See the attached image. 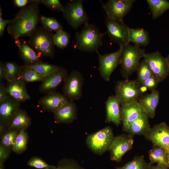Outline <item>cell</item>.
Segmentation results:
<instances>
[{"label":"cell","mask_w":169,"mask_h":169,"mask_svg":"<svg viewBox=\"0 0 169 169\" xmlns=\"http://www.w3.org/2000/svg\"><path fill=\"white\" fill-rule=\"evenodd\" d=\"M144 136L153 145L166 150L169 148V126L165 122L155 125Z\"/></svg>","instance_id":"obj_14"},{"label":"cell","mask_w":169,"mask_h":169,"mask_svg":"<svg viewBox=\"0 0 169 169\" xmlns=\"http://www.w3.org/2000/svg\"><path fill=\"white\" fill-rule=\"evenodd\" d=\"M84 79L82 74L74 69L64 82L62 90L67 99L72 101L79 100L82 96Z\"/></svg>","instance_id":"obj_9"},{"label":"cell","mask_w":169,"mask_h":169,"mask_svg":"<svg viewBox=\"0 0 169 169\" xmlns=\"http://www.w3.org/2000/svg\"><path fill=\"white\" fill-rule=\"evenodd\" d=\"M63 169H78L76 168H74V167H66Z\"/></svg>","instance_id":"obj_49"},{"label":"cell","mask_w":169,"mask_h":169,"mask_svg":"<svg viewBox=\"0 0 169 169\" xmlns=\"http://www.w3.org/2000/svg\"><path fill=\"white\" fill-rule=\"evenodd\" d=\"M167 150H169V148H168Z\"/></svg>","instance_id":"obj_53"},{"label":"cell","mask_w":169,"mask_h":169,"mask_svg":"<svg viewBox=\"0 0 169 169\" xmlns=\"http://www.w3.org/2000/svg\"><path fill=\"white\" fill-rule=\"evenodd\" d=\"M149 156L150 162L152 164L157 163L168 166L167 163L166 151L164 148L153 145L149 151Z\"/></svg>","instance_id":"obj_28"},{"label":"cell","mask_w":169,"mask_h":169,"mask_svg":"<svg viewBox=\"0 0 169 169\" xmlns=\"http://www.w3.org/2000/svg\"><path fill=\"white\" fill-rule=\"evenodd\" d=\"M159 81L157 78L153 75L146 79L142 85L151 92L156 90Z\"/></svg>","instance_id":"obj_39"},{"label":"cell","mask_w":169,"mask_h":169,"mask_svg":"<svg viewBox=\"0 0 169 169\" xmlns=\"http://www.w3.org/2000/svg\"><path fill=\"white\" fill-rule=\"evenodd\" d=\"M145 50L128 44L124 47L120 56V73L125 79H128L134 72L136 71L140 59L144 58Z\"/></svg>","instance_id":"obj_4"},{"label":"cell","mask_w":169,"mask_h":169,"mask_svg":"<svg viewBox=\"0 0 169 169\" xmlns=\"http://www.w3.org/2000/svg\"><path fill=\"white\" fill-rule=\"evenodd\" d=\"M166 58V59L167 62H168V66H169V54L167 55V56Z\"/></svg>","instance_id":"obj_50"},{"label":"cell","mask_w":169,"mask_h":169,"mask_svg":"<svg viewBox=\"0 0 169 169\" xmlns=\"http://www.w3.org/2000/svg\"><path fill=\"white\" fill-rule=\"evenodd\" d=\"M63 13L64 18L74 29H76L82 25L88 23L89 18L84 8L82 0L69 2L64 6Z\"/></svg>","instance_id":"obj_6"},{"label":"cell","mask_w":169,"mask_h":169,"mask_svg":"<svg viewBox=\"0 0 169 169\" xmlns=\"http://www.w3.org/2000/svg\"><path fill=\"white\" fill-rule=\"evenodd\" d=\"M140 90L142 94L146 92L148 90L143 85H140Z\"/></svg>","instance_id":"obj_47"},{"label":"cell","mask_w":169,"mask_h":169,"mask_svg":"<svg viewBox=\"0 0 169 169\" xmlns=\"http://www.w3.org/2000/svg\"><path fill=\"white\" fill-rule=\"evenodd\" d=\"M45 77L27 68L25 65L21 66L20 78L26 83L42 82Z\"/></svg>","instance_id":"obj_30"},{"label":"cell","mask_w":169,"mask_h":169,"mask_svg":"<svg viewBox=\"0 0 169 169\" xmlns=\"http://www.w3.org/2000/svg\"><path fill=\"white\" fill-rule=\"evenodd\" d=\"M30 4L23 8L8 24L7 32L14 40L29 36L36 28L39 20L38 4L30 1Z\"/></svg>","instance_id":"obj_1"},{"label":"cell","mask_w":169,"mask_h":169,"mask_svg":"<svg viewBox=\"0 0 169 169\" xmlns=\"http://www.w3.org/2000/svg\"><path fill=\"white\" fill-rule=\"evenodd\" d=\"M106 122H112L118 126L121 122L120 115V104L115 95L109 96L105 103Z\"/></svg>","instance_id":"obj_21"},{"label":"cell","mask_w":169,"mask_h":169,"mask_svg":"<svg viewBox=\"0 0 169 169\" xmlns=\"http://www.w3.org/2000/svg\"><path fill=\"white\" fill-rule=\"evenodd\" d=\"M20 103L8 95L4 100L0 103V118L2 123L9 125L16 112L19 109Z\"/></svg>","instance_id":"obj_20"},{"label":"cell","mask_w":169,"mask_h":169,"mask_svg":"<svg viewBox=\"0 0 169 169\" xmlns=\"http://www.w3.org/2000/svg\"><path fill=\"white\" fill-rule=\"evenodd\" d=\"M60 169V168H53V169Z\"/></svg>","instance_id":"obj_51"},{"label":"cell","mask_w":169,"mask_h":169,"mask_svg":"<svg viewBox=\"0 0 169 169\" xmlns=\"http://www.w3.org/2000/svg\"><path fill=\"white\" fill-rule=\"evenodd\" d=\"M27 141V135L26 132L23 130H21L16 137L13 146V150L16 152L23 151L26 147Z\"/></svg>","instance_id":"obj_36"},{"label":"cell","mask_w":169,"mask_h":169,"mask_svg":"<svg viewBox=\"0 0 169 169\" xmlns=\"http://www.w3.org/2000/svg\"><path fill=\"white\" fill-rule=\"evenodd\" d=\"M114 138L111 128L107 126L89 135L87 139V143L95 152L102 153L109 150Z\"/></svg>","instance_id":"obj_7"},{"label":"cell","mask_w":169,"mask_h":169,"mask_svg":"<svg viewBox=\"0 0 169 169\" xmlns=\"http://www.w3.org/2000/svg\"><path fill=\"white\" fill-rule=\"evenodd\" d=\"M54 34L44 27L36 28L29 36L28 44L36 53L43 56L53 57Z\"/></svg>","instance_id":"obj_3"},{"label":"cell","mask_w":169,"mask_h":169,"mask_svg":"<svg viewBox=\"0 0 169 169\" xmlns=\"http://www.w3.org/2000/svg\"><path fill=\"white\" fill-rule=\"evenodd\" d=\"M17 135V132L14 131H11L6 133L2 139V144L6 147H13Z\"/></svg>","instance_id":"obj_38"},{"label":"cell","mask_w":169,"mask_h":169,"mask_svg":"<svg viewBox=\"0 0 169 169\" xmlns=\"http://www.w3.org/2000/svg\"><path fill=\"white\" fill-rule=\"evenodd\" d=\"M135 0H109L102 7L110 19L123 23L124 18L130 11Z\"/></svg>","instance_id":"obj_10"},{"label":"cell","mask_w":169,"mask_h":169,"mask_svg":"<svg viewBox=\"0 0 169 169\" xmlns=\"http://www.w3.org/2000/svg\"><path fill=\"white\" fill-rule=\"evenodd\" d=\"M140 87L136 80L125 79L118 81L115 86V95L120 105L137 101L142 95Z\"/></svg>","instance_id":"obj_5"},{"label":"cell","mask_w":169,"mask_h":169,"mask_svg":"<svg viewBox=\"0 0 169 169\" xmlns=\"http://www.w3.org/2000/svg\"><path fill=\"white\" fill-rule=\"evenodd\" d=\"M152 165L145 161L143 155L136 156L131 161L117 169H150Z\"/></svg>","instance_id":"obj_31"},{"label":"cell","mask_w":169,"mask_h":169,"mask_svg":"<svg viewBox=\"0 0 169 169\" xmlns=\"http://www.w3.org/2000/svg\"><path fill=\"white\" fill-rule=\"evenodd\" d=\"M19 54L25 65H30L41 61L35 51L24 41H15Z\"/></svg>","instance_id":"obj_24"},{"label":"cell","mask_w":169,"mask_h":169,"mask_svg":"<svg viewBox=\"0 0 169 169\" xmlns=\"http://www.w3.org/2000/svg\"><path fill=\"white\" fill-rule=\"evenodd\" d=\"M2 9L0 8V36H2L4 32L5 28L7 24L10 22L11 20H5L2 17Z\"/></svg>","instance_id":"obj_41"},{"label":"cell","mask_w":169,"mask_h":169,"mask_svg":"<svg viewBox=\"0 0 169 169\" xmlns=\"http://www.w3.org/2000/svg\"><path fill=\"white\" fill-rule=\"evenodd\" d=\"M105 34L102 33L94 24L87 23L76 33V48L84 52H96L102 45L103 37Z\"/></svg>","instance_id":"obj_2"},{"label":"cell","mask_w":169,"mask_h":169,"mask_svg":"<svg viewBox=\"0 0 169 169\" xmlns=\"http://www.w3.org/2000/svg\"><path fill=\"white\" fill-rule=\"evenodd\" d=\"M8 154L6 150L2 146L0 147V161H2L5 159L7 156Z\"/></svg>","instance_id":"obj_45"},{"label":"cell","mask_w":169,"mask_h":169,"mask_svg":"<svg viewBox=\"0 0 169 169\" xmlns=\"http://www.w3.org/2000/svg\"><path fill=\"white\" fill-rule=\"evenodd\" d=\"M160 98L159 92L158 90H156L150 94L141 95L138 99V103L149 117L152 119L155 115L156 110Z\"/></svg>","instance_id":"obj_19"},{"label":"cell","mask_w":169,"mask_h":169,"mask_svg":"<svg viewBox=\"0 0 169 169\" xmlns=\"http://www.w3.org/2000/svg\"><path fill=\"white\" fill-rule=\"evenodd\" d=\"M137 72L136 81L142 85L147 79L154 75L147 62L143 59L140 62Z\"/></svg>","instance_id":"obj_29"},{"label":"cell","mask_w":169,"mask_h":169,"mask_svg":"<svg viewBox=\"0 0 169 169\" xmlns=\"http://www.w3.org/2000/svg\"><path fill=\"white\" fill-rule=\"evenodd\" d=\"M153 19L160 17L169 9V1L166 0H146Z\"/></svg>","instance_id":"obj_27"},{"label":"cell","mask_w":169,"mask_h":169,"mask_svg":"<svg viewBox=\"0 0 169 169\" xmlns=\"http://www.w3.org/2000/svg\"><path fill=\"white\" fill-rule=\"evenodd\" d=\"M14 4L18 7H25L27 4L30 2L28 0H14L13 1Z\"/></svg>","instance_id":"obj_43"},{"label":"cell","mask_w":169,"mask_h":169,"mask_svg":"<svg viewBox=\"0 0 169 169\" xmlns=\"http://www.w3.org/2000/svg\"><path fill=\"white\" fill-rule=\"evenodd\" d=\"M25 83L20 77L8 82L6 86L8 95L20 103L30 100V96L28 93Z\"/></svg>","instance_id":"obj_18"},{"label":"cell","mask_w":169,"mask_h":169,"mask_svg":"<svg viewBox=\"0 0 169 169\" xmlns=\"http://www.w3.org/2000/svg\"><path fill=\"white\" fill-rule=\"evenodd\" d=\"M28 165L38 169L54 168L53 166L49 165L42 160L37 158H33L30 160L28 162Z\"/></svg>","instance_id":"obj_40"},{"label":"cell","mask_w":169,"mask_h":169,"mask_svg":"<svg viewBox=\"0 0 169 169\" xmlns=\"http://www.w3.org/2000/svg\"><path fill=\"white\" fill-rule=\"evenodd\" d=\"M5 72L4 63L2 61L0 62V80L2 81L5 79Z\"/></svg>","instance_id":"obj_44"},{"label":"cell","mask_w":169,"mask_h":169,"mask_svg":"<svg viewBox=\"0 0 169 169\" xmlns=\"http://www.w3.org/2000/svg\"><path fill=\"white\" fill-rule=\"evenodd\" d=\"M68 100L64 94L53 91L41 98L38 103L44 110L54 113Z\"/></svg>","instance_id":"obj_17"},{"label":"cell","mask_w":169,"mask_h":169,"mask_svg":"<svg viewBox=\"0 0 169 169\" xmlns=\"http://www.w3.org/2000/svg\"><path fill=\"white\" fill-rule=\"evenodd\" d=\"M0 169H3L2 168V167H0Z\"/></svg>","instance_id":"obj_52"},{"label":"cell","mask_w":169,"mask_h":169,"mask_svg":"<svg viewBox=\"0 0 169 169\" xmlns=\"http://www.w3.org/2000/svg\"><path fill=\"white\" fill-rule=\"evenodd\" d=\"M144 59L147 62L154 75L159 82H162L169 75V68L166 57L156 51L146 53Z\"/></svg>","instance_id":"obj_12"},{"label":"cell","mask_w":169,"mask_h":169,"mask_svg":"<svg viewBox=\"0 0 169 169\" xmlns=\"http://www.w3.org/2000/svg\"><path fill=\"white\" fill-rule=\"evenodd\" d=\"M124 46H120L116 51L101 54L96 51L98 56V70L101 77L106 81H110L111 75L120 64V56Z\"/></svg>","instance_id":"obj_8"},{"label":"cell","mask_w":169,"mask_h":169,"mask_svg":"<svg viewBox=\"0 0 169 169\" xmlns=\"http://www.w3.org/2000/svg\"><path fill=\"white\" fill-rule=\"evenodd\" d=\"M149 118L147 114L143 111L137 119L131 123L126 132L133 136L136 135L145 136L151 128Z\"/></svg>","instance_id":"obj_23"},{"label":"cell","mask_w":169,"mask_h":169,"mask_svg":"<svg viewBox=\"0 0 169 169\" xmlns=\"http://www.w3.org/2000/svg\"><path fill=\"white\" fill-rule=\"evenodd\" d=\"M106 34L111 40L120 46H125L130 43L129 38L128 28L124 23L109 18H105Z\"/></svg>","instance_id":"obj_11"},{"label":"cell","mask_w":169,"mask_h":169,"mask_svg":"<svg viewBox=\"0 0 169 169\" xmlns=\"http://www.w3.org/2000/svg\"><path fill=\"white\" fill-rule=\"evenodd\" d=\"M5 79L9 82L20 77L21 66L12 62H7L4 63Z\"/></svg>","instance_id":"obj_33"},{"label":"cell","mask_w":169,"mask_h":169,"mask_svg":"<svg viewBox=\"0 0 169 169\" xmlns=\"http://www.w3.org/2000/svg\"><path fill=\"white\" fill-rule=\"evenodd\" d=\"M24 65L27 68L45 76L51 74L58 67V66L43 62L42 61L32 65Z\"/></svg>","instance_id":"obj_32"},{"label":"cell","mask_w":169,"mask_h":169,"mask_svg":"<svg viewBox=\"0 0 169 169\" xmlns=\"http://www.w3.org/2000/svg\"><path fill=\"white\" fill-rule=\"evenodd\" d=\"M54 113L56 121L58 123H69L76 118L77 109L73 101L68 100Z\"/></svg>","instance_id":"obj_22"},{"label":"cell","mask_w":169,"mask_h":169,"mask_svg":"<svg viewBox=\"0 0 169 169\" xmlns=\"http://www.w3.org/2000/svg\"><path fill=\"white\" fill-rule=\"evenodd\" d=\"M33 2L36 3L43 4L54 11L62 12L64 11V6L59 0H34Z\"/></svg>","instance_id":"obj_37"},{"label":"cell","mask_w":169,"mask_h":169,"mask_svg":"<svg viewBox=\"0 0 169 169\" xmlns=\"http://www.w3.org/2000/svg\"><path fill=\"white\" fill-rule=\"evenodd\" d=\"M40 19L43 27L51 32L54 31L57 32L63 30L61 24L54 18L42 15Z\"/></svg>","instance_id":"obj_35"},{"label":"cell","mask_w":169,"mask_h":169,"mask_svg":"<svg viewBox=\"0 0 169 169\" xmlns=\"http://www.w3.org/2000/svg\"><path fill=\"white\" fill-rule=\"evenodd\" d=\"M6 86L1 81L0 82V103L5 100L8 96Z\"/></svg>","instance_id":"obj_42"},{"label":"cell","mask_w":169,"mask_h":169,"mask_svg":"<svg viewBox=\"0 0 169 169\" xmlns=\"http://www.w3.org/2000/svg\"><path fill=\"white\" fill-rule=\"evenodd\" d=\"M68 75L66 69L58 66L56 70L46 76L42 81L39 88V91L47 94L54 91L62 82L65 81Z\"/></svg>","instance_id":"obj_15"},{"label":"cell","mask_w":169,"mask_h":169,"mask_svg":"<svg viewBox=\"0 0 169 169\" xmlns=\"http://www.w3.org/2000/svg\"><path fill=\"white\" fill-rule=\"evenodd\" d=\"M120 111L122 129L126 132L131 123L144 111L138 101L120 105Z\"/></svg>","instance_id":"obj_16"},{"label":"cell","mask_w":169,"mask_h":169,"mask_svg":"<svg viewBox=\"0 0 169 169\" xmlns=\"http://www.w3.org/2000/svg\"><path fill=\"white\" fill-rule=\"evenodd\" d=\"M31 119L26 112L19 109L13 117L9 124L11 128L24 129L29 126Z\"/></svg>","instance_id":"obj_26"},{"label":"cell","mask_w":169,"mask_h":169,"mask_svg":"<svg viewBox=\"0 0 169 169\" xmlns=\"http://www.w3.org/2000/svg\"><path fill=\"white\" fill-rule=\"evenodd\" d=\"M166 159L167 165L169 168V150H166Z\"/></svg>","instance_id":"obj_48"},{"label":"cell","mask_w":169,"mask_h":169,"mask_svg":"<svg viewBox=\"0 0 169 169\" xmlns=\"http://www.w3.org/2000/svg\"><path fill=\"white\" fill-rule=\"evenodd\" d=\"M128 35L130 42L133 43L136 46H146L149 43V33L143 28L129 27Z\"/></svg>","instance_id":"obj_25"},{"label":"cell","mask_w":169,"mask_h":169,"mask_svg":"<svg viewBox=\"0 0 169 169\" xmlns=\"http://www.w3.org/2000/svg\"><path fill=\"white\" fill-rule=\"evenodd\" d=\"M133 136L123 134L114 138L109 151L111 160L120 162L123 156L132 148Z\"/></svg>","instance_id":"obj_13"},{"label":"cell","mask_w":169,"mask_h":169,"mask_svg":"<svg viewBox=\"0 0 169 169\" xmlns=\"http://www.w3.org/2000/svg\"><path fill=\"white\" fill-rule=\"evenodd\" d=\"M168 167L167 166L157 164L156 166L152 165L150 169H168Z\"/></svg>","instance_id":"obj_46"},{"label":"cell","mask_w":169,"mask_h":169,"mask_svg":"<svg viewBox=\"0 0 169 169\" xmlns=\"http://www.w3.org/2000/svg\"><path fill=\"white\" fill-rule=\"evenodd\" d=\"M70 39L69 34L63 30L56 32L53 37L54 45L61 49L65 48L68 46Z\"/></svg>","instance_id":"obj_34"}]
</instances>
